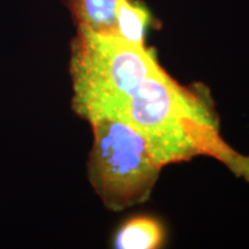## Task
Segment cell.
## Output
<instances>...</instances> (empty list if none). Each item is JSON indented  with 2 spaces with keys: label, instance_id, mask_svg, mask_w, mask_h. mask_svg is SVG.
<instances>
[{
  "label": "cell",
  "instance_id": "8992f818",
  "mask_svg": "<svg viewBox=\"0 0 249 249\" xmlns=\"http://www.w3.org/2000/svg\"><path fill=\"white\" fill-rule=\"evenodd\" d=\"M151 15L141 2L136 0H117L116 35L124 42L136 46H145V33Z\"/></svg>",
  "mask_w": 249,
  "mask_h": 249
},
{
  "label": "cell",
  "instance_id": "3957f363",
  "mask_svg": "<svg viewBox=\"0 0 249 249\" xmlns=\"http://www.w3.org/2000/svg\"><path fill=\"white\" fill-rule=\"evenodd\" d=\"M93 142L87 174L107 209L121 211L145 202L160 173L142 136L126 121L91 124Z\"/></svg>",
  "mask_w": 249,
  "mask_h": 249
},
{
  "label": "cell",
  "instance_id": "7a4b0ae2",
  "mask_svg": "<svg viewBox=\"0 0 249 249\" xmlns=\"http://www.w3.org/2000/svg\"><path fill=\"white\" fill-rule=\"evenodd\" d=\"M163 70L155 52L116 34L77 28L71 46V108L91 124L126 121L129 103L143 81Z\"/></svg>",
  "mask_w": 249,
  "mask_h": 249
},
{
  "label": "cell",
  "instance_id": "277c9868",
  "mask_svg": "<svg viewBox=\"0 0 249 249\" xmlns=\"http://www.w3.org/2000/svg\"><path fill=\"white\" fill-rule=\"evenodd\" d=\"M117 0H66L77 28L116 34Z\"/></svg>",
  "mask_w": 249,
  "mask_h": 249
},
{
  "label": "cell",
  "instance_id": "6da1fadb",
  "mask_svg": "<svg viewBox=\"0 0 249 249\" xmlns=\"http://www.w3.org/2000/svg\"><path fill=\"white\" fill-rule=\"evenodd\" d=\"M126 123L142 136L160 169L207 156L249 180V157L222 139L213 102L204 87L182 86L161 70L134 93Z\"/></svg>",
  "mask_w": 249,
  "mask_h": 249
},
{
  "label": "cell",
  "instance_id": "5b68a950",
  "mask_svg": "<svg viewBox=\"0 0 249 249\" xmlns=\"http://www.w3.org/2000/svg\"><path fill=\"white\" fill-rule=\"evenodd\" d=\"M164 229L157 219L136 217L124 224L114 238V247L119 249H154L164 241Z\"/></svg>",
  "mask_w": 249,
  "mask_h": 249
}]
</instances>
